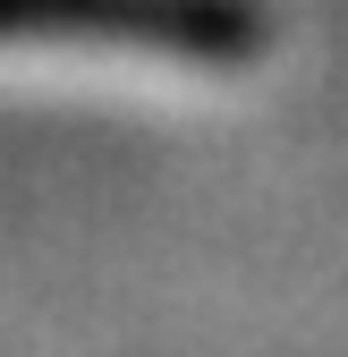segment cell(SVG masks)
Segmentation results:
<instances>
[{
	"label": "cell",
	"mask_w": 348,
	"mask_h": 357,
	"mask_svg": "<svg viewBox=\"0 0 348 357\" xmlns=\"http://www.w3.org/2000/svg\"><path fill=\"white\" fill-rule=\"evenodd\" d=\"M0 43H136L179 60H246L272 43L264 0H0Z\"/></svg>",
	"instance_id": "6da1fadb"
}]
</instances>
